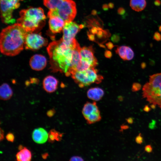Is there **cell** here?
Returning <instances> with one entry per match:
<instances>
[{
  "mask_svg": "<svg viewBox=\"0 0 161 161\" xmlns=\"http://www.w3.org/2000/svg\"><path fill=\"white\" fill-rule=\"evenodd\" d=\"M111 40L114 42H117L119 41L120 37L117 34H114L111 37Z\"/></svg>",
  "mask_w": 161,
  "mask_h": 161,
  "instance_id": "obj_28",
  "label": "cell"
},
{
  "mask_svg": "<svg viewBox=\"0 0 161 161\" xmlns=\"http://www.w3.org/2000/svg\"><path fill=\"white\" fill-rule=\"evenodd\" d=\"M159 30L160 32H161V25L159 26Z\"/></svg>",
  "mask_w": 161,
  "mask_h": 161,
  "instance_id": "obj_49",
  "label": "cell"
},
{
  "mask_svg": "<svg viewBox=\"0 0 161 161\" xmlns=\"http://www.w3.org/2000/svg\"><path fill=\"white\" fill-rule=\"evenodd\" d=\"M17 23L27 32H32L41 26L46 18L41 7H31L21 10Z\"/></svg>",
  "mask_w": 161,
  "mask_h": 161,
  "instance_id": "obj_3",
  "label": "cell"
},
{
  "mask_svg": "<svg viewBox=\"0 0 161 161\" xmlns=\"http://www.w3.org/2000/svg\"><path fill=\"white\" fill-rule=\"evenodd\" d=\"M24 147H23V146L21 145H19L18 147V149L20 150L21 149H23V148Z\"/></svg>",
  "mask_w": 161,
  "mask_h": 161,
  "instance_id": "obj_48",
  "label": "cell"
},
{
  "mask_svg": "<svg viewBox=\"0 0 161 161\" xmlns=\"http://www.w3.org/2000/svg\"><path fill=\"white\" fill-rule=\"evenodd\" d=\"M13 94L12 89L7 83H3L0 87V99L3 100H7L10 99Z\"/></svg>",
  "mask_w": 161,
  "mask_h": 161,
  "instance_id": "obj_17",
  "label": "cell"
},
{
  "mask_svg": "<svg viewBox=\"0 0 161 161\" xmlns=\"http://www.w3.org/2000/svg\"><path fill=\"white\" fill-rule=\"evenodd\" d=\"M147 5L146 0H130L129 5L133 10L137 12L141 11L145 8Z\"/></svg>",
  "mask_w": 161,
  "mask_h": 161,
  "instance_id": "obj_19",
  "label": "cell"
},
{
  "mask_svg": "<svg viewBox=\"0 0 161 161\" xmlns=\"http://www.w3.org/2000/svg\"><path fill=\"white\" fill-rule=\"evenodd\" d=\"M145 150L148 153H151L152 151V148L150 145H148L145 146Z\"/></svg>",
  "mask_w": 161,
  "mask_h": 161,
  "instance_id": "obj_31",
  "label": "cell"
},
{
  "mask_svg": "<svg viewBox=\"0 0 161 161\" xmlns=\"http://www.w3.org/2000/svg\"><path fill=\"white\" fill-rule=\"evenodd\" d=\"M27 32L18 23L3 29L0 33L1 52L8 56L19 54L24 49Z\"/></svg>",
  "mask_w": 161,
  "mask_h": 161,
  "instance_id": "obj_1",
  "label": "cell"
},
{
  "mask_svg": "<svg viewBox=\"0 0 161 161\" xmlns=\"http://www.w3.org/2000/svg\"><path fill=\"white\" fill-rule=\"evenodd\" d=\"M4 138V132L2 129L0 128V141H2Z\"/></svg>",
  "mask_w": 161,
  "mask_h": 161,
  "instance_id": "obj_36",
  "label": "cell"
},
{
  "mask_svg": "<svg viewBox=\"0 0 161 161\" xmlns=\"http://www.w3.org/2000/svg\"><path fill=\"white\" fill-rule=\"evenodd\" d=\"M154 3L156 6H159L161 4V1L160 0H155Z\"/></svg>",
  "mask_w": 161,
  "mask_h": 161,
  "instance_id": "obj_38",
  "label": "cell"
},
{
  "mask_svg": "<svg viewBox=\"0 0 161 161\" xmlns=\"http://www.w3.org/2000/svg\"><path fill=\"white\" fill-rule=\"evenodd\" d=\"M19 2L16 0H0L1 17L3 23L9 24L15 22L12 13L14 10L19 7Z\"/></svg>",
  "mask_w": 161,
  "mask_h": 161,
  "instance_id": "obj_7",
  "label": "cell"
},
{
  "mask_svg": "<svg viewBox=\"0 0 161 161\" xmlns=\"http://www.w3.org/2000/svg\"><path fill=\"white\" fill-rule=\"evenodd\" d=\"M87 35L88 39L90 41H94L95 40V36L94 34L92 33L90 34L89 33H88Z\"/></svg>",
  "mask_w": 161,
  "mask_h": 161,
  "instance_id": "obj_34",
  "label": "cell"
},
{
  "mask_svg": "<svg viewBox=\"0 0 161 161\" xmlns=\"http://www.w3.org/2000/svg\"><path fill=\"white\" fill-rule=\"evenodd\" d=\"M117 12L119 15H123L125 13L126 11L124 8L123 7H120L118 9Z\"/></svg>",
  "mask_w": 161,
  "mask_h": 161,
  "instance_id": "obj_30",
  "label": "cell"
},
{
  "mask_svg": "<svg viewBox=\"0 0 161 161\" xmlns=\"http://www.w3.org/2000/svg\"><path fill=\"white\" fill-rule=\"evenodd\" d=\"M109 8L108 5H107V4H105L103 5L102 8L104 11H107L108 10Z\"/></svg>",
  "mask_w": 161,
  "mask_h": 161,
  "instance_id": "obj_39",
  "label": "cell"
},
{
  "mask_svg": "<svg viewBox=\"0 0 161 161\" xmlns=\"http://www.w3.org/2000/svg\"><path fill=\"white\" fill-rule=\"evenodd\" d=\"M104 94L103 90L99 87L92 88L87 91L88 97L93 100L97 101L100 100Z\"/></svg>",
  "mask_w": 161,
  "mask_h": 161,
  "instance_id": "obj_16",
  "label": "cell"
},
{
  "mask_svg": "<svg viewBox=\"0 0 161 161\" xmlns=\"http://www.w3.org/2000/svg\"><path fill=\"white\" fill-rule=\"evenodd\" d=\"M76 5L72 0H64L62 6L57 10H49L47 16L49 18L58 16L65 23L72 21L76 14Z\"/></svg>",
  "mask_w": 161,
  "mask_h": 161,
  "instance_id": "obj_6",
  "label": "cell"
},
{
  "mask_svg": "<svg viewBox=\"0 0 161 161\" xmlns=\"http://www.w3.org/2000/svg\"><path fill=\"white\" fill-rule=\"evenodd\" d=\"M47 60L46 57L41 54H35L30 59L29 64L31 69L37 71H41L46 66Z\"/></svg>",
  "mask_w": 161,
  "mask_h": 161,
  "instance_id": "obj_12",
  "label": "cell"
},
{
  "mask_svg": "<svg viewBox=\"0 0 161 161\" xmlns=\"http://www.w3.org/2000/svg\"><path fill=\"white\" fill-rule=\"evenodd\" d=\"M136 142L138 144H141L143 142V138L142 136L141 133H140L135 138Z\"/></svg>",
  "mask_w": 161,
  "mask_h": 161,
  "instance_id": "obj_26",
  "label": "cell"
},
{
  "mask_svg": "<svg viewBox=\"0 0 161 161\" xmlns=\"http://www.w3.org/2000/svg\"><path fill=\"white\" fill-rule=\"evenodd\" d=\"M50 59V68L53 72H60L69 75L72 66L73 49L67 45L62 38L52 42L47 48Z\"/></svg>",
  "mask_w": 161,
  "mask_h": 161,
  "instance_id": "obj_2",
  "label": "cell"
},
{
  "mask_svg": "<svg viewBox=\"0 0 161 161\" xmlns=\"http://www.w3.org/2000/svg\"><path fill=\"white\" fill-rule=\"evenodd\" d=\"M127 122L129 124H132L133 123V120L131 117H129L126 119Z\"/></svg>",
  "mask_w": 161,
  "mask_h": 161,
  "instance_id": "obj_40",
  "label": "cell"
},
{
  "mask_svg": "<svg viewBox=\"0 0 161 161\" xmlns=\"http://www.w3.org/2000/svg\"><path fill=\"white\" fill-rule=\"evenodd\" d=\"M142 89L143 97L161 109V72L150 75Z\"/></svg>",
  "mask_w": 161,
  "mask_h": 161,
  "instance_id": "obj_4",
  "label": "cell"
},
{
  "mask_svg": "<svg viewBox=\"0 0 161 161\" xmlns=\"http://www.w3.org/2000/svg\"><path fill=\"white\" fill-rule=\"evenodd\" d=\"M32 157L31 151L25 147L20 150L16 155V159L18 161H30Z\"/></svg>",
  "mask_w": 161,
  "mask_h": 161,
  "instance_id": "obj_18",
  "label": "cell"
},
{
  "mask_svg": "<svg viewBox=\"0 0 161 161\" xmlns=\"http://www.w3.org/2000/svg\"><path fill=\"white\" fill-rule=\"evenodd\" d=\"M121 128L123 129H126L129 128V126L126 125H122Z\"/></svg>",
  "mask_w": 161,
  "mask_h": 161,
  "instance_id": "obj_43",
  "label": "cell"
},
{
  "mask_svg": "<svg viewBox=\"0 0 161 161\" xmlns=\"http://www.w3.org/2000/svg\"><path fill=\"white\" fill-rule=\"evenodd\" d=\"M156 105L154 104H151V105L150 106L152 109H154L155 108Z\"/></svg>",
  "mask_w": 161,
  "mask_h": 161,
  "instance_id": "obj_47",
  "label": "cell"
},
{
  "mask_svg": "<svg viewBox=\"0 0 161 161\" xmlns=\"http://www.w3.org/2000/svg\"><path fill=\"white\" fill-rule=\"evenodd\" d=\"M108 6L109 7L110 9H112L114 7V4L111 2L109 3L108 4Z\"/></svg>",
  "mask_w": 161,
  "mask_h": 161,
  "instance_id": "obj_42",
  "label": "cell"
},
{
  "mask_svg": "<svg viewBox=\"0 0 161 161\" xmlns=\"http://www.w3.org/2000/svg\"><path fill=\"white\" fill-rule=\"evenodd\" d=\"M63 135V133H60L55 129H52L48 133V141L52 143L55 141H60L62 139Z\"/></svg>",
  "mask_w": 161,
  "mask_h": 161,
  "instance_id": "obj_20",
  "label": "cell"
},
{
  "mask_svg": "<svg viewBox=\"0 0 161 161\" xmlns=\"http://www.w3.org/2000/svg\"><path fill=\"white\" fill-rule=\"evenodd\" d=\"M107 48L109 49H111L113 48L114 46L113 44L111 42H109L106 44Z\"/></svg>",
  "mask_w": 161,
  "mask_h": 161,
  "instance_id": "obj_35",
  "label": "cell"
},
{
  "mask_svg": "<svg viewBox=\"0 0 161 161\" xmlns=\"http://www.w3.org/2000/svg\"><path fill=\"white\" fill-rule=\"evenodd\" d=\"M146 67V64L145 63H143L141 64V67L142 69L145 68Z\"/></svg>",
  "mask_w": 161,
  "mask_h": 161,
  "instance_id": "obj_45",
  "label": "cell"
},
{
  "mask_svg": "<svg viewBox=\"0 0 161 161\" xmlns=\"http://www.w3.org/2000/svg\"><path fill=\"white\" fill-rule=\"evenodd\" d=\"M70 161H83V160L81 157L78 156H74L71 157Z\"/></svg>",
  "mask_w": 161,
  "mask_h": 161,
  "instance_id": "obj_29",
  "label": "cell"
},
{
  "mask_svg": "<svg viewBox=\"0 0 161 161\" xmlns=\"http://www.w3.org/2000/svg\"><path fill=\"white\" fill-rule=\"evenodd\" d=\"M47 43V40L40 33L28 32L25 38L24 47L26 49L35 50L46 46Z\"/></svg>",
  "mask_w": 161,
  "mask_h": 161,
  "instance_id": "obj_11",
  "label": "cell"
},
{
  "mask_svg": "<svg viewBox=\"0 0 161 161\" xmlns=\"http://www.w3.org/2000/svg\"><path fill=\"white\" fill-rule=\"evenodd\" d=\"M104 55L106 58H110L112 56V53L110 51L106 50L105 52Z\"/></svg>",
  "mask_w": 161,
  "mask_h": 161,
  "instance_id": "obj_33",
  "label": "cell"
},
{
  "mask_svg": "<svg viewBox=\"0 0 161 161\" xmlns=\"http://www.w3.org/2000/svg\"><path fill=\"white\" fill-rule=\"evenodd\" d=\"M141 87V85L137 82L133 83L132 87L131 90L133 92H135L139 91L140 90Z\"/></svg>",
  "mask_w": 161,
  "mask_h": 161,
  "instance_id": "obj_23",
  "label": "cell"
},
{
  "mask_svg": "<svg viewBox=\"0 0 161 161\" xmlns=\"http://www.w3.org/2000/svg\"><path fill=\"white\" fill-rule=\"evenodd\" d=\"M55 112V110L54 109H52L49 110L47 111V114L49 117H51L54 115Z\"/></svg>",
  "mask_w": 161,
  "mask_h": 161,
  "instance_id": "obj_27",
  "label": "cell"
},
{
  "mask_svg": "<svg viewBox=\"0 0 161 161\" xmlns=\"http://www.w3.org/2000/svg\"><path fill=\"white\" fill-rule=\"evenodd\" d=\"M58 83V80L51 75L46 77L43 82V87L47 92L52 93L57 89Z\"/></svg>",
  "mask_w": 161,
  "mask_h": 161,
  "instance_id": "obj_15",
  "label": "cell"
},
{
  "mask_svg": "<svg viewBox=\"0 0 161 161\" xmlns=\"http://www.w3.org/2000/svg\"><path fill=\"white\" fill-rule=\"evenodd\" d=\"M80 29L79 26L75 22L65 23L63 29L62 39L64 42L72 48H75L78 44L75 37Z\"/></svg>",
  "mask_w": 161,
  "mask_h": 161,
  "instance_id": "obj_8",
  "label": "cell"
},
{
  "mask_svg": "<svg viewBox=\"0 0 161 161\" xmlns=\"http://www.w3.org/2000/svg\"><path fill=\"white\" fill-rule=\"evenodd\" d=\"M49 154L48 153H44L42 155V157L44 159H46L47 158V157L48 156Z\"/></svg>",
  "mask_w": 161,
  "mask_h": 161,
  "instance_id": "obj_41",
  "label": "cell"
},
{
  "mask_svg": "<svg viewBox=\"0 0 161 161\" xmlns=\"http://www.w3.org/2000/svg\"><path fill=\"white\" fill-rule=\"evenodd\" d=\"M6 138L8 141L13 142L14 140L15 137L13 133L9 132L6 135Z\"/></svg>",
  "mask_w": 161,
  "mask_h": 161,
  "instance_id": "obj_24",
  "label": "cell"
},
{
  "mask_svg": "<svg viewBox=\"0 0 161 161\" xmlns=\"http://www.w3.org/2000/svg\"><path fill=\"white\" fill-rule=\"evenodd\" d=\"M127 46L123 45L118 47L116 50V53L124 61L127 60Z\"/></svg>",
  "mask_w": 161,
  "mask_h": 161,
  "instance_id": "obj_21",
  "label": "cell"
},
{
  "mask_svg": "<svg viewBox=\"0 0 161 161\" xmlns=\"http://www.w3.org/2000/svg\"><path fill=\"white\" fill-rule=\"evenodd\" d=\"M70 75L80 87L88 86L94 83H100L103 77L97 74V70L95 67H91L84 71L72 70L69 72Z\"/></svg>",
  "mask_w": 161,
  "mask_h": 161,
  "instance_id": "obj_5",
  "label": "cell"
},
{
  "mask_svg": "<svg viewBox=\"0 0 161 161\" xmlns=\"http://www.w3.org/2000/svg\"><path fill=\"white\" fill-rule=\"evenodd\" d=\"M16 0L18 1H22L23 0Z\"/></svg>",
  "mask_w": 161,
  "mask_h": 161,
  "instance_id": "obj_50",
  "label": "cell"
},
{
  "mask_svg": "<svg viewBox=\"0 0 161 161\" xmlns=\"http://www.w3.org/2000/svg\"><path fill=\"white\" fill-rule=\"evenodd\" d=\"M49 18V24L50 30L54 33L60 32L65 24L64 20L58 16H52Z\"/></svg>",
  "mask_w": 161,
  "mask_h": 161,
  "instance_id": "obj_13",
  "label": "cell"
},
{
  "mask_svg": "<svg viewBox=\"0 0 161 161\" xmlns=\"http://www.w3.org/2000/svg\"><path fill=\"white\" fill-rule=\"evenodd\" d=\"M143 110L146 112H148L151 110V109L148 105H146L145 106Z\"/></svg>",
  "mask_w": 161,
  "mask_h": 161,
  "instance_id": "obj_37",
  "label": "cell"
},
{
  "mask_svg": "<svg viewBox=\"0 0 161 161\" xmlns=\"http://www.w3.org/2000/svg\"><path fill=\"white\" fill-rule=\"evenodd\" d=\"M79 26V27L80 28V29H82V28H84L85 27V25L83 24H80Z\"/></svg>",
  "mask_w": 161,
  "mask_h": 161,
  "instance_id": "obj_46",
  "label": "cell"
},
{
  "mask_svg": "<svg viewBox=\"0 0 161 161\" xmlns=\"http://www.w3.org/2000/svg\"><path fill=\"white\" fill-rule=\"evenodd\" d=\"M80 53L81 57V64L78 71H84L91 67H95L97 65V61L94 55L92 47H84L81 48Z\"/></svg>",
  "mask_w": 161,
  "mask_h": 161,
  "instance_id": "obj_9",
  "label": "cell"
},
{
  "mask_svg": "<svg viewBox=\"0 0 161 161\" xmlns=\"http://www.w3.org/2000/svg\"><path fill=\"white\" fill-rule=\"evenodd\" d=\"M153 38L157 41H160L161 40V34L160 32H156L154 33Z\"/></svg>",
  "mask_w": 161,
  "mask_h": 161,
  "instance_id": "obj_25",
  "label": "cell"
},
{
  "mask_svg": "<svg viewBox=\"0 0 161 161\" xmlns=\"http://www.w3.org/2000/svg\"><path fill=\"white\" fill-rule=\"evenodd\" d=\"M98 31L97 27L95 26L93 27L90 30V32L94 35L97 34Z\"/></svg>",
  "mask_w": 161,
  "mask_h": 161,
  "instance_id": "obj_32",
  "label": "cell"
},
{
  "mask_svg": "<svg viewBox=\"0 0 161 161\" xmlns=\"http://www.w3.org/2000/svg\"><path fill=\"white\" fill-rule=\"evenodd\" d=\"M127 61L132 60L134 57V52L132 49L129 47L127 46Z\"/></svg>",
  "mask_w": 161,
  "mask_h": 161,
  "instance_id": "obj_22",
  "label": "cell"
},
{
  "mask_svg": "<svg viewBox=\"0 0 161 161\" xmlns=\"http://www.w3.org/2000/svg\"><path fill=\"white\" fill-rule=\"evenodd\" d=\"M32 138L34 142L38 144L45 143L48 139V133L44 129L39 128L34 129Z\"/></svg>",
  "mask_w": 161,
  "mask_h": 161,
  "instance_id": "obj_14",
  "label": "cell"
},
{
  "mask_svg": "<svg viewBox=\"0 0 161 161\" xmlns=\"http://www.w3.org/2000/svg\"><path fill=\"white\" fill-rule=\"evenodd\" d=\"M97 14V11L95 10H93L91 12V14L93 15H95Z\"/></svg>",
  "mask_w": 161,
  "mask_h": 161,
  "instance_id": "obj_44",
  "label": "cell"
},
{
  "mask_svg": "<svg viewBox=\"0 0 161 161\" xmlns=\"http://www.w3.org/2000/svg\"><path fill=\"white\" fill-rule=\"evenodd\" d=\"M82 113L89 124L98 122L101 118L100 110L95 102H87L83 108Z\"/></svg>",
  "mask_w": 161,
  "mask_h": 161,
  "instance_id": "obj_10",
  "label": "cell"
}]
</instances>
